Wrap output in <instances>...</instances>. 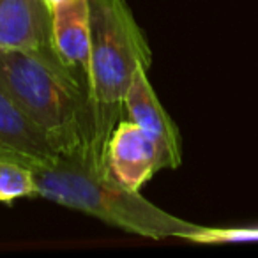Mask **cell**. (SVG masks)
Wrapping results in <instances>:
<instances>
[{"label":"cell","instance_id":"4","mask_svg":"<svg viewBox=\"0 0 258 258\" xmlns=\"http://www.w3.org/2000/svg\"><path fill=\"white\" fill-rule=\"evenodd\" d=\"M103 156L108 173L131 191H142L156 173L161 172L156 144L127 117H122L111 129Z\"/></svg>","mask_w":258,"mask_h":258},{"label":"cell","instance_id":"1","mask_svg":"<svg viewBox=\"0 0 258 258\" xmlns=\"http://www.w3.org/2000/svg\"><path fill=\"white\" fill-rule=\"evenodd\" d=\"M103 151L83 142L71 152L32 163L29 168L36 195L151 240L172 237L187 240L202 228V225L163 211L140 191L118 184L104 166Z\"/></svg>","mask_w":258,"mask_h":258},{"label":"cell","instance_id":"5","mask_svg":"<svg viewBox=\"0 0 258 258\" xmlns=\"http://www.w3.org/2000/svg\"><path fill=\"white\" fill-rule=\"evenodd\" d=\"M122 106L124 117L137 122L156 144L161 170L177 168L182 163V138L177 124L149 82L147 69L140 68L135 73Z\"/></svg>","mask_w":258,"mask_h":258},{"label":"cell","instance_id":"3","mask_svg":"<svg viewBox=\"0 0 258 258\" xmlns=\"http://www.w3.org/2000/svg\"><path fill=\"white\" fill-rule=\"evenodd\" d=\"M0 87L43 131L55 154L90 140L87 90L64 64L22 48L0 46Z\"/></svg>","mask_w":258,"mask_h":258},{"label":"cell","instance_id":"11","mask_svg":"<svg viewBox=\"0 0 258 258\" xmlns=\"http://www.w3.org/2000/svg\"><path fill=\"white\" fill-rule=\"evenodd\" d=\"M58 2H60V0H44V4H46V6H48V8H50V9L53 8L55 4H58Z\"/></svg>","mask_w":258,"mask_h":258},{"label":"cell","instance_id":"9","mask_svg":"<svg viewBox=\"0 0 258 258\" xmlns=\"http://www.w3.org/2000/svg\"><path fill=\"white\" fill-rule=\"evenodd\" d=\"M36 182L30 168L8 156H0V204L34 197Z\"/></svg>","mask_w":258,"mask_h":258},{"label":"cell","instance_id":"7","mask_svg":"<svg viewBox=\"0 0 258 258\" xmlns=\"http://www.w3.org/2000/svg\"><path fill=\"white\" fill-rule=\"evenodd\" d=\"M50 13L55 53L87 90L92 44L89 0H60Z\"/></svg>","mask_w":258,"mask_h":258},{"label":"cell","instance_id":"6","mask_svg":"<svg viewBox=\"0 0 258 258\" xmlns=\"http://www.w3.org/2000/svg\"><path fill=\"white\" fill-rule=\"evenodd\" d=\"M0 46L22 48L62 64L51 43V13L44 0H0Z\"/></svg>","mask_w":258,"mask_h":258},{"label":"cell","instance_id":"8","mask_svg":"<svg viewBox=\"0 0 258 258\" xmlns=\"http://www.w3.org/2000/svg\"><path fill=\"white\" fill-rule=\"evenodd\" d=\"M0 154L11 156L16 161L30 166L39 159L57 156L44 137V133L34 122L23 115L0 87Z\"/></svg>","mask_w":258,"mask_h":258},{"label":"cell","instance_id":"12","mask_svg":"<svg viewBox=\"0 0 258 258\" xmlns=\"http://www.w3.org/2000/svg\"><path fill=\"white\" fill-rule=\"evenodd\" d=\"M0 156H6V154H0ZM8 158H11V156H8ZM13 159H15V158H13Z\"/></svg>","mask_w":258,"mask_h":258},{"label":"cell","instance_id":"10","mask_svg":"<svg viewBox=\"0 0 258 258\" xmlns=\"http://www.w3.org/2000/svg\"><path fill=\"white\" fill-rule=\"evenodd\" d=\"M193 244H254L258 242L256 226H202L197 233L189 237Z\"/></svg>","mask_w":258,"mask_h":258},{"label":"cell","instance_id":"2","mask_svg":"<svg viewBox=\"0 0 258 258\" xmlns=\"http://www.w3.org/2000/svg\"><path fill=\"white\" fill-rule=\"evenodd\" d=\"M90 66L87 80L90 144L104 149L124 117V97L140 68L152 64V50L125 0H89Z\"/></svg>","mask_w":258,"mask_h":258}]
</instances>
